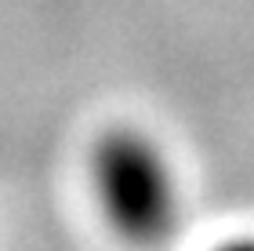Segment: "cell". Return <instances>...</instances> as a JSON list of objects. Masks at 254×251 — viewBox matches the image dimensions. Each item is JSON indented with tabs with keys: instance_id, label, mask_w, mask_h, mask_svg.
Wrapping results in <instances>:
<instances>
[{
	"instance_id": "2",
	"label": "cell",
	"mask_w": 254,
	"mask_h": 251,
	"mask_svg": "<svg viewBox=\"0 0 254 251\" xmlns=\"http://www.w3.org/2000/svg\"><path fill=\"white\" fill-rule=\"evenodd\" d=\"M240 251H247V248H240Z\"/></svg>"
},
{
	"instance_id": "1",
	"label": "cell",
	"mask_w": 254,
	"mask_h": 251,
	"mask_svg": "<svg viewBox=\"0 0 254 251\" xmlns=\"http://www.w3.org/2000/svg\"><path fill=\"white\" fill-rule=\"evenodd\" d=\"M95 178L98 197L109 219L120 226V233L145 241V237H156L171 219L167 171L156 161V153L134 135H117L102 142Z\"/></svg>"
}]
</instances>
